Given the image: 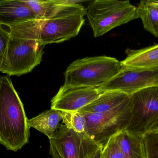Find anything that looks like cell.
<instances>
[{"label":"cell","mask_w":158,"mask_h":158,"mask_svg":"<svg viewBox=\"0 0 158 158\" xmlns=\"http://www.w3.org/2000/svg\"><path fill=\"white\" fill-rule=\"evenodd\" d=\"M30 128L23 103L11 79L0 76V143L16 152L28 142Z\"/></svg>","instance_id":"cell-1"},{"label":"cell","mask_w":158,"mask_h":158,"mask_svg":"<svg viewBox=\"0 0 158 158\" xmlns=\"http://www.w3.org/2000/svg\"><path fill=\"white\" fill-rule=\"evenodd\" d=\"M62 2V6L52 16L38 19L39 41L43 46L63 42L76 37L84 23L86 9L81 3L83 1Z\"/></svg>","instance_id":"cell-2"},{"label":"cell","mask_w":158,"mask_h":158,"mask_svg":"<svg viewBox=\"0 0 158 158\" xmlns=\"http://www.w3.org/2000/svg\"><path fill=\"white\" fill-rule=\"evenodd\" d=\"M122 67L118 59L106 56L77 59L66 70L64 85L98 88L117 75Z\"/></svg>","instance_id":"cell-3"},{"label":"cell","mask_w":158,"mask_h":158,"mask_svg":"<svg viewBox=\"0 0 158 158\" xmlns=\"http://www.w3.org/2000/svg\"><path fill=\"white\" fill-rule=\"evenodd\" d=\"M86 15L94 37L138 18L136 6L129 1H92L86 9Z\"/></svg>","instance_id":"cell-4"},{"label":"cell","mask_w":158,"mask_h":158,"mask_svg":"<svg viewBox=\"0 0 158 158\" xmlns=\"http://www.w3.org/2000/svg\"><path fill=\"white\" fill-rule=\"evenodd\" d=\"M131 110L130 99L107 113H81L85 118V132L103 149L112 137L127 128L131 120Z\"/></svg>","instance_id":"cell-5"},{"label":"cell","mask_w":158,"mask_h":158,"mask_svg":"<svg viewBox=\"0 0 158 158\" xmlns=\"http://www.w3.org/2000/svg\"><path fill=\"white\" fill-rule=\"evenodd\" d=\"M44 47L37 40L11 35L0 71L17 76L31 72L40 64Z\"/></svg>","instance_id":"cell-6"},{"label":"cell","mask_w":158,"mask_h":158,"mask_svg":"<svg viewBox=\"0 0 158 158\" xmlns=\"http://www.w3.org/2000/svg\"><path fill=\"white\" fill-rule=\"evenodd\" d=\"M130 96L131 116L124 130L144 137L158 122V86L139 90Z\"/></svg>","instance_id":"cell-7"},{"label":"cell","mask_w":158,"mask_h":158,"mask_svg":"<svg viewBox=\"0 0 158 158\" xmlns=\"http://www.w3.org/2000/svg\"><path fill=\"white\" fill-rule=\"evenodd\" d=\"M49 141L53 158H85L101 147L85 132H76L64 124H60Z\"/></svg>","instance_id":"cell-8"},{"label":"cell","mask_w":158,"mask_h":158,"mask_svg":"<svg viewBox=\"0 0 158 158\" xmlns=\"http://www.w3.org/2000/svg\"><path fill=\"white\" fill-rule=\"evenodd\" d=\"M158 86V70L143 69L123 66L120 71L98 88L100 93L118 91L131 95L139 90Z\"/></svg>","instance_id":"cell-9"},{"label":"cell","mask_w":158,"mask_h":158,"mask_svg":"<svg viewBox=\"0 0 158 158\" xmlns=\"http://www.w3.org/2000/svg\"><path fill=\"white\" fill-rule=\"evenodd\" d=\"M101 94L97 88L63 85L51 101V109L76 112L92 103Z\"/></svg>","instance_id":"cell-10"},{"label":"cell","mask_w":158,"mask_h":158,"mask_svg":"<svg viewBox=\"0 0 158 158\" xmlns=\"http://www.w3.org/2000/svg\"><path fill=\"white\" fill-rule=\"evenodd\" d=\"M36 19L25 0L0 1V24L9 27L21 22Z\"/></svg>","instance_id":"cell-11"},{"label":"cell","mask_w":158,"mask_h":158,"mask_svg":"<svg viewBox=\"0 0 158 158\" xmlns=\"http://www.w3.org/2000/svg\"><path fill=\"white\" fill-rule=\"evenodd\" d=\"M122 66L143 69L158 70V44L138 50L128 48Z\"/></svg>","instance_id":"cell-12"},{"label":"cell","mask_w":158,"mask_h":158,"mask_svg":"<svg viewBox=\"0 0 158 158\" xmlns=\"http://www.w3.org/2000/svg\"><path fill=\"white\" fill-rule=\"evenodd\" d=\"M131 99L128 94L118 91L102 93L95 100L78 112L84 114H103L117 108Z\"/></svg>","instance_id":"cell-13"},{"label":"cell","mask_w":158,"mask_h":158,"mask_svg":"<svg viewBox=\"0 0 158 158\" xmlns=\"http://www.w3.org/2000/svg\"><path fill=\"white\" fill-rule=\"evenodd\" d=\"M62 121V111L52 109L41 113L39 116L28 120L30 128H33L51 138Z\"/></svg>","instance_id":"cell-14"},{"label":"cell","mask_w":158,"mask_h":158,"mask_svg":"<svg viewBox=\"0 0 158 158\" xmlns=\"http://www.w3.org/2000/svg\"><path fill=\"white\" fill-rule=\"evenodd\" d=\"M116 137L124 158H147L144 137L135 136L125 130Z\"/></svg>","instance_id":"cell-15"},{"label":"cell","mask_w":158,"mask_h":158,"mask_svg":"<svg viewBox=\"0 0 158 158\" xmlns=\"http://www.w3.org/2000/svg\"><path fill=\"white\" fill-rule=\"evenodd\" d=\"M136 10L145 29L158 38V1H141Z\"/></svg>","instance_id":"cell-16"},{"label":"cell","mask_w":158,"mask_h":158,"mask_svg":"<svg viewBox=\"0 0 158 158\" xmlns=\"http://www.w3.org/2000/svg\"><path fill=\"white\" fill-rule=\"evenodd\" d=\"M32 10L36 19L44 20L52 16L63 5L62 0H25Z\"/></svg>","instance_id":"cell-17"},{"label":"cell","mask_w":158,"mask_h":158,"mask_svg":"<svg viewBox=\"0 0 158 158\" xmlns=\"http://www.w3.org/2000/svg\"><path fill=\"white\" fill-rule=\"evenodd\" d=\"M62 116L63 123L67 127L79 133L85 132V118L81 113L62 111Z\"/></svg>","instance_id":"cell-18"},{"label":"cell","mask_w":158,"mask_h":158,"mask_svg":"<svg viewBox=\"0 0 158 158\" xmlns=\"http://www.w3.org/2000/svg\"><path fill=\"white\" fill-rule=\"evenodd\" d=\"M147 158H158V134L148 133L144 136Z\"/></svg>","instance_id":"cell-19"},{"label":"cell","mask_w":158,"mask_h":158,"mask_svg":"<svg viewBox=\"0 0 158 158\" xmlns=\"http://www.w3.org/2000/svg\"><path fill=\"white\" fill-rule=\"evenodd\" d=\"M101 158H124L118 144L116 135L110 139L103 148Z\"/></svg>","instance_id":"cell-20"},{"label":"cell","mask_w":158,"mask_h":158,"mask_svg":"<svg viewBox=\"0 0 158 158\" xmlns=\"http://www.w3.org/2000/svg\"><path fill=\"white\" fill-rule=\"evenodd\" d=\"M4 26L0 24V68L2 64L8 42L10 39V31L4 28Z\"/></svg>","instance_id":"cell-21"},{"label":"cell","mask_w":158,"mask_h":158,"mask_svg":"<svg viewBox=\"0 0 158 158\" xmlns=\"http://www.w3.org/2000/svg\"><path fill=\"white\" fill-rule=\"evenodd\" d=\"M102 151H103V148L100 147V148L98 149L97 150L95 151L94 152L92 153L90 156L85 158H101L102 157Z\"/></svg>","instance_id":"cell-22"},{"label":"cell","mask_w":158,"mask_h":158,"mask_svg":"<svg viewBox=\"0 0 158 158\" xmlns=\"http://www.w3.org/2000/svg\"><path fill=\"white\" fill-rule=\"evenodd\" d=\"M151 133L158 134V122H157L149 131V132Z\"/></svg>","instance_id":"cell-23"}]
</instances>
